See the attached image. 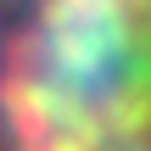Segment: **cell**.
Listing matches in <instances>:
<instances>
[{"mask_svg":"<svg viewBox=\"0 0 151 151\" xmlns=\"http://www.w3.org/2000/svg\"><path fill=\"white\" fill-rule=\"evenodd\" d=\"M0 151H151V0H0Z\"/></svg>","mask_w":151,"mask_h":151,"instance_id":"1","label":"cell"}]
</instances>
